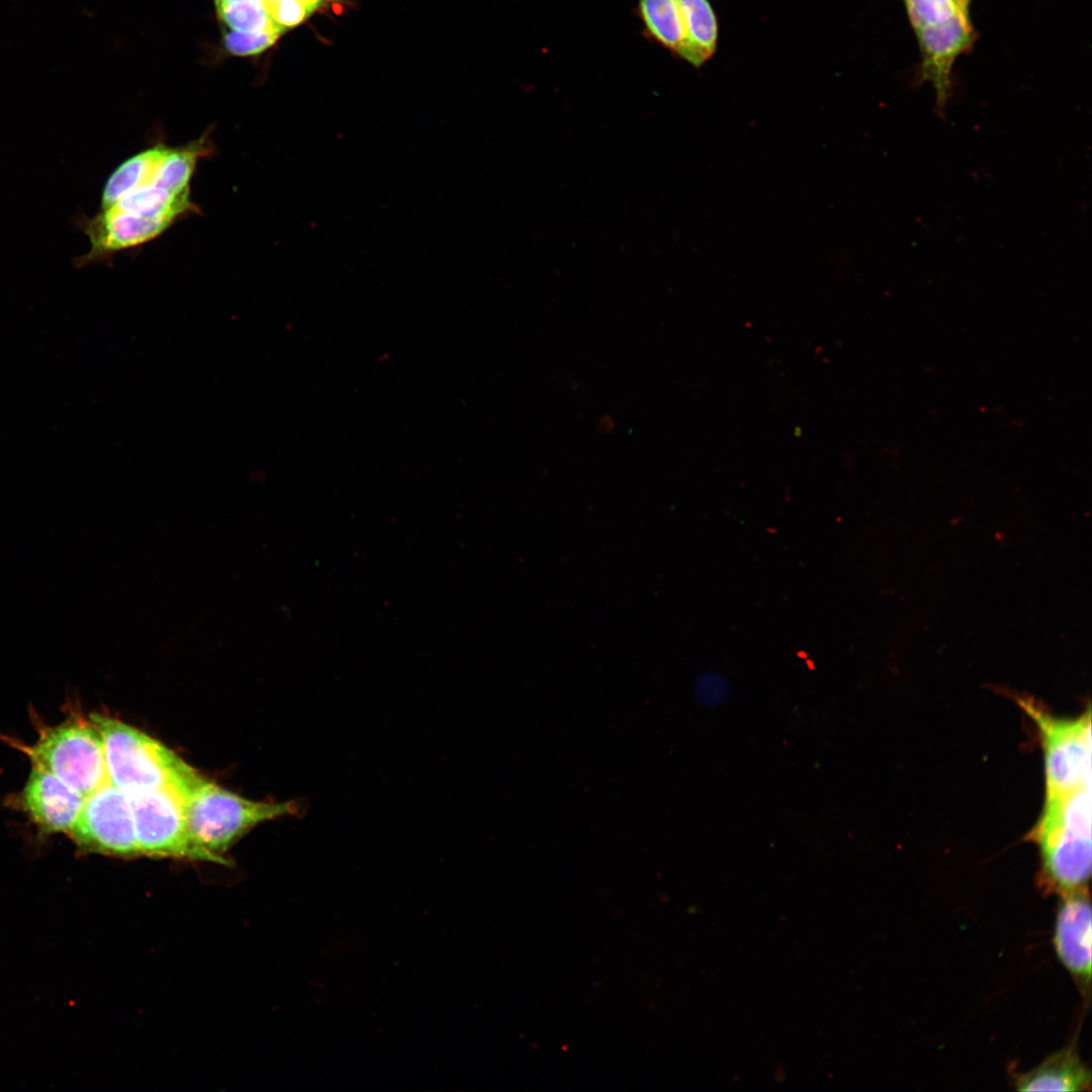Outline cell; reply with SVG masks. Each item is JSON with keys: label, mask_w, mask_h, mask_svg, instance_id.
I'll return each instance as SVG.
<instances>
[{"label": "cell", "mask_w": 1092, "mask_h": 1092, "mask_svg": "<svg viewBox=\"0 0 1092 1092\" xmlns=\"http://www.w3.org/2000/svg\"><path fill=\"white\" fill-rule=\"evenodd\" d=\"M1054 945L1058 958L1088 996L1091 982V906L1088 889L1062 896Z\"/></svg>", "instance_id": "9c48e42d"}, {"label": "cell", "mask_w": 1092, "mask_h": 1092, "mask_svg": "<svg viewBox=\"0 0 1092 1092\" xmlns=\"http://www.w3.org/2000/svg\"><path fill=\"white\" fill-rule=\"evenodd\" d=\"M278 1H281V0H263L266 8H267L268 5H270L272 3H275V2H278ZM300 1L311 4V5L315 6L316 8H318L323 4V2L325 0H300Z\"/></svg>", "instance_id": "d6986e66"}, {"label": "cell", "mask_w": 1092, "mask_h": 1092, "mask_svg": "<svg viewBox=\"0 0 1092 1092\" xmlns=\"http://www.w3.org/2000/svg\"><path fill=\"white\" fill-rule=\"evenodd\" d=\"M1016 702L1036 723L1040 733L1045 796L1091 787L1090 708L1077 718L1063 719L1028 697H1017Z\"/></svg>", "instance_id": "8992f818"}, {"label": "cell", "mask_w": 1092, "mask_h": 1092, "mask_svg": "<svg viewBox=\"0 0 1092 1092\" xmlns=\"http://www.w3.org/2000/svg\"><path fill=\"white\" fill-rule=\"evenodd\" d=\"M316 9L300 0H281L267 6L274 22L285 31L300 24Z\"/></svg>", "instance_id": "ac0fdd59"}, {"label": "cell", "mask_w": 1092, "mask_h": 1092, "mask_svg": "<svg viewBox=\"0 0 1092 1092\" xmlns=\"http://www.w3.org/2000/svg\"><path fill=\"white\" fill-rule=\"evenodd\" d=\"M104 749L107 781L128 794L169 790L181 798L201 778L165 745L108 716L92 714Z\"/></svg>", "instance_id": "3957f363"}, {"label": "cell", "mask_w": 1092, "mask_h": 1092, "mask_svg": "<svg viewBox=\"0 0 1092 1092\" xmlns=\"http://www.w3.org/2000/svg\"><path fill=\"white\" fill-rule=\"evenodd\" d=\"M1090 1085V1071L1080 1060L1075 1044L1050 1056L1015 1082L1018 1091H1089Z\"/></svg>", "instance_id": "7c38bea8"}, {"label": "cell", "mask_w": 1092, "mask_h": 1092, "mask_svg": "<svg viewBox=\"0 0 1092 1092\" xmlns=\"http://www.w3.org/2000/svg\"><path fill=\"white\" fill-rule=\"evenodd\" d=\"M904 2L914 29L944 22L962 11L956 0H904Z\"/></svg>", "instance_id": "2e32d148"}, {"label": "cell", "mask_w": 1092, "mask_h": 1092, "mask_svg": "<svg viewBox=\"0 0 1092 1092\" xmlns=\"http://www.w3.org/2000/svg\"><path fill=\"white\" fill-rule=\"evenodd\" d=\"M21 750L37 766L88 797L106 784L103 740L89 720L73 719L41 730L32 745Z\"/></svg>", "instance_id": "5b68a950"}, {"label": "cell", "mask_w": 1092, "mask_h": 1092, "mask_svg": "<svg viewBox=\"0 0 1092 1092\" xmlns=\"http://www.w3.org/2000/svg\"><path fill=\"white\" fill-rule=\"evenodd\" d=\"M69 833L82 851L140 855L130 796L108 782L85 798Z\"/></svg>", "instance_id": "ba28073f"}, {"label": "cell", "mask_w": 1092, "mask_h": 1092, "mask_svg": "<svg viewBox=\"0 0 1092 1092\" xmlns=\"http://www.w3.org/2000/svg\"><path fill=\"white\" fill-rule=\"evenodd\" d=\"M180 800L193 835L205 848L218 855L254 826L300 811L295 801H251L203 777Z\"/></svg>", "instance_id": "277c9868"}, {"label": "cell", "mask_w": 1092, "mask_h": 1092, "mask_svg": "<svg viewBox=\"0 0 1092 1092\" xmlns=\"http://www.w3.org/2000/svg\"><path fill=\"white\" fill-rule=\"evenodd\" d=\"M1041 852V883L1060 895L1087 887L1091 874V787L1045 796L1030 833Z\"/></svg>", "instance_id": "7a4b0ae2"}, {"label": "cell", "mask_w": 1092, "mask_h": 1092, "mask_svg": "<svg viewBox=\"0 0 1092 1092\" xmlns=\"http://www.w3.org/2000/svg\"><path fill=\"white\" fill-rule=\"evenodd\" d=\"M210 153L207 136L170 147L155 171L144 181L100 207L91 218L74 217L76 226L89 238L87 254L74 259L76 267L103 262L120 251L151 242L179 218L196 209L190 182L198 161Z\"/></svg>", "instance_id": "6da1fadb"}, {"label": "cell", "mask_w": 1092, "mask_h": 1092, "mask_svg": "<svg viewBox=\"0 0 1092 1092\" xmlns=\"http://www.w3.org/2000/svg\"><path fill=\"white\" fill-rule=\"evenodd\" d=\"M247 1H263V0H215V5L219 6V5H224V4L240 3V2H247Z\"/></svg>", "instance_id": "ffe728a7"}, {"label": "cell", "mask_w": 1092, "mask_h": 1092, "mask_svg": "<svg viewBox=\"0 0 1092 1092\" xmlns=\"http://www.w3.org/2000/svg\"><path fill=\"white\" fill-rule=\"evenodd\" d=\"M922 57L921 76L932 83L936 107L942 114L949 96V77L956 58L969 47L972 29L968 14L959 11L950 19L915 29Z\"/></svg>", "instance_id": "30bf717a"}, {"label": "cell", "mask_w": 1092, "mask_h": 1092, "mask_svg": "<svg viewBox=\"0 0 1092 1092\" xmlns=\"http://www.w3.org/2000/svg\"><path fill=\"white\" fill-rule=\"evenodd\" d=\"M283 33L281 30L241 32L230 30L223 34L225 49L236 56H253L270 48Z\"/></svg>", "instance_id": "e0dca14e"}, {"label": "cell", "mask_w": 1092, "mask_h": 1092, "mask_svg": "<svg viewBox=\"0 0 1092 1092\" xmlns=\"http://www.w3.org/2000/svg\"><path fill=\"white\" fill-rule=\"evenodd\" d=\"M642 19L653 37L677 55L685 32L675 0H639Z\"/></svg>", "instance_id": "5bb4252c"}, {"label": "cell", "mask_w": 1092, "mask_h": 1092, "mask_svg": "<svg viewBox=\"0 0 1092 1092\" xmlns=\"http://www.w3.org/2000/svg\"><path fill=\"white\" fill-rule=\"evenodd\" d=\"M959 8L966 14H968V5L970 0H956Z\"/></svg>", "instance_id": "44dd1931"}, {"label": "cell", "mask_w": 1092, "mask_h": 1092, "mask_svg": "<svg viewBox=\"0 0 1092 1092\" xmlns=\"http://www.w3.org/2000/svg\"><path fill=\"white\" fill-rule=\"evenodd\" d=\"M84 801L81 794L37 766H32L20 795L24 812L46 834L69 833Z\"/></svg>", "instance_id": "8fae6325"}, {"label": "cell", "mask_w": 1092, "mask_h": 1092, "mask_svg": "<svg viewBox=\"0 0 1092 1092\" xmlns=\"http://www.w3.org/2000/svg\"><path fill=\"white\" fill-rule=\"evenodd\" d=\"M222 22L232 30L241 32H259L281 30L270 16L263 1H247L216 6Z\"/></svg>", "instance_id": "9a60e30c"}, {"label": "cell", "mask_w": 1092, "mask_h": 1092, "mask_svg": "<svg viewBox=\"0 0 1092 1092\" xmlns=\"http://www.w3.org/2000/svg\"><path fill=\"white\" fill-rule=\"evenodd\" d=\"M685 32L678 56L699 67L716 50L718 26L708 0H675Z\"/></svg>", "instance_id": "4fadbf2b"}, {"label": "cell", "mask_w": 1092, "mask_h": 1092, "mask_svg": "<svg viewBox=\"0 0 1092 1092\" xmlns=\"http://www.w3.org/2000/svg\"><path fill=\"white\" fill-rule=\"evenodd\" d=\"M129 796L140 855L228 863L222 855L209 851L193 835L181 800L174 792L153 790Z\"/></svg>", "instance_id": "52a82bcc"}]
</instances>
